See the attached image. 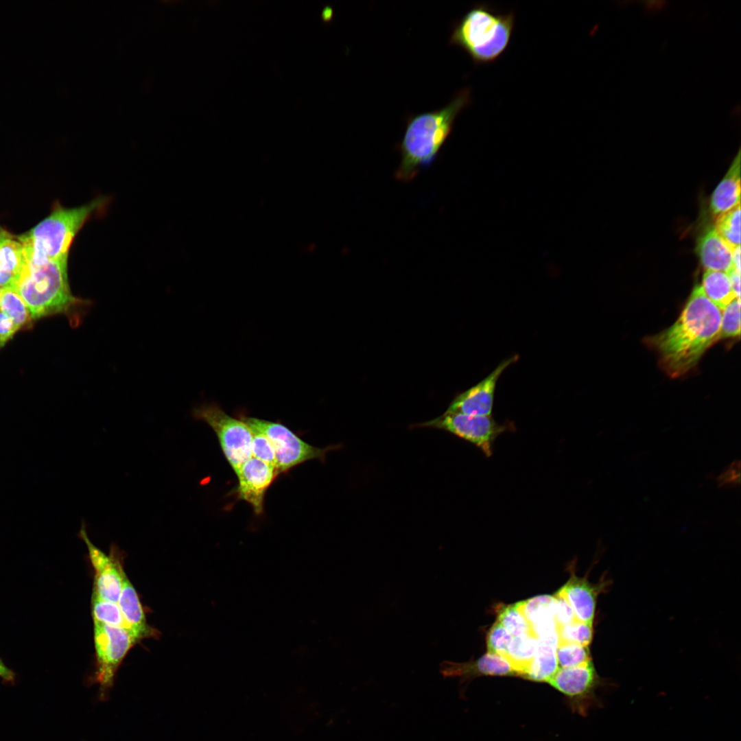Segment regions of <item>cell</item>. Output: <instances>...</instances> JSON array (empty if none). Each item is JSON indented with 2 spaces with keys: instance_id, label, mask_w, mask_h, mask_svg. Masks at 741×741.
Wrapping results in <instances>:
<instances>
[{
  "instance_id": "obj_7",
  "label": "cell",
  "mask_w": 741,
  "mask_h": 741,
  "mask_svg": "<svg viewBox=\"0 0 741 741\" xmlns=\"http://www.w3.org/2000/svg\"><path fill=\"white\" fill-rule=\"evenodd\" d=\"M443 430L479 448L486 457L493 454V445L502 433L515 430L512 423L500 424L492 416H472L447 412L430 421L413 425Z\"/></svg>"
},
{
  "instance_id": "obj_35",
  "label": "cell",
  "mask_w": 741,
  "mask_h": 741,
  "mask_svg": "<svg viewBox=\"0 0 741 741\" xmlns=\"http://www.w3.org/2000/svg\"><path fill=\"white\" fill-rule=\"evenodd\" d=\"M16 331L18 330L12 321L0 311V349L5 344Z\"/></svg>"
},
{
  "instance_id": "obj_17",
  "label": "cell",
  "mask_w": 741,
  "mask_h": 741,
  "mask_svg": "<svg viewBox=\"0 0 741 741\" xmlns=\"http://www.w3.org/2000/svg\"><path fill=\"white\" fill-rule=\"evenodd\" d=\"M24 266L21 242L0 226V288H13Z\"/></svg>"
},
{
  "instance_id": "obj_19",
  "label": "cell",
  "mask_w": 741,
  "mask_h": 741,
  "mask_svg": "<svg viewBox=\"0 0 741 741\" xmlns=\"http://www.w3.org/2000/svg\"><path fill=\"white\" fill-rule=\"evenodd\" d=\"M740 204V152L733 161L710 199V210L714 215L725 213Z\"/></svg>"
},
{
  "instance_id": "obj_6",
  "label": "cell",
  "mask_w": 741,
  "mask_h": 741,
  "mask_svg": "<svg viewBox=\"0 0 741 741\" xmlns=\"http://www.w3.org/2000/svg\"><path fill=\"white\" fill-rule=\"evenodd\" d=\"M192 416L212 428L224 456L236 474L242 465L252 458V432L248 425L239 417L231 416L213 402L193 408Z\"/></svg>"
},
{
  "instance_id": "obj_21",
  "label": "cell",
  "mask_w": 741,
  "mask_h": 741,
  "mask_svg": "<svg viewBox=\"0 0 741 741\" xmlns=\"http://www.w3.org/2000/svg\"><path fill=\"white\" fill-rule=\"evenodd\" d=\"M701 287L707 297L721 311L736 298L725 272L706 270Z\"/></svg>"
},
{
  "instance_id": "obj_8",
  "label": "cell",
  "mask_w": 741,
  "mask_h": 741,
  "mask_svg": "<svg viewBox=\"0 0 741 741\" xmlns=\"http://www.w3.org/2000/svg\"><path fill=\"white\" fill-rule=\"evenodd\" d=\"M239 418L268 438L275 451L279 474L312 459L323 460L327 453L336 447L329 446L318 448L312 446L281 423L243 415H240Z\"/></svg>"
},
{
  "instance_id": "obj_18",
  "label": "cell",
  "mask_w": 741,
  "mask_h": 741,
  "mask_svg": "<svg viewBox=\"0 0 741 741\" xmlns=\"http://www.w3.org/2000/svg\"><path fill=\"white\" fill-rule=\"evenodd\" d=\"M697 252L707 270L728 272L733 268V249L720 237L714 228H708L700 237Z\"/></svg>"
},
{
  "instance_id": "obj_16",
  "label": "cell",
  "mask_w": 741,
  "mask_h": 741,
  "mask_svg": "<svg viewBox=\"0 0 741 741\" xmlns=\"http://www.w3.org/2000/svg\"><path fill=\"white\" fill-rule=\"evenodd\" d=\"M117 604L132 635L138 641L155 635L156 631L148 624L138 593L126 572Z\"/></svg>"
},
{
  "instance_id": "obj_15",
  "label": "cell",
  "mask_w": 741,
  "mask_h": 741,
  "mask_svg": "<svg viewBox=\"0 0 741 741\" xmlns=\"http://www.w3.org/2000/svg\"><path fill=\"white\" fill-rule=\"evenodd\" d=\"M610 584L611 582L605 577L599 583L593 584L586 577L572 575L560 590L569 602L577 619L592 623L598 596L604 592Z\"/></svg>"
},
{
  "instance_id": "obj_33",
  "label": "cell",
  "mask_w": 741,
  "mask_h": 741,
  "mask_svg": "<svg viewBox=\"0 0 741 741\" xmlns=\"http://www.w3.org/2000/svg\"><path fill=\"white\" fill-rule=\"evenodd\" d=\"M554 620L556 628L578 620L565 596L559 590L554 596Z\"/></svg>"
},
{
  "instance_id": "obj_28",
  "label": "cell",
  "mask_w": 741,
  "mask_h": 741,
  "mask_svg": "<svg viewBox=\"0 0 741 741\" xmlns=\"http://www.w3.org/2000/svg\"><path fill=\"white\" fill-rule=\"evenodd\" d=\"M556 653L558 668L578 666L591 661L589 646L579 644H558Z\"/></svg>"
},
{
  "instance_id": "obj_29",
  "label": "cell",
  "mask_w": 741,
  "mask_h": 741,
  "mask_svg": "<svg viewBox=\"0 0 741 741\" xmlns=\"http://www.w3.org/2000/svg\"><path fill=\"white\" fill-rule=\"evenodd\" d=\"M497 621L513 637L525 633L534 635L530 625L519 611L516 604L500 609L497 615Z\"/></svg>"
},
{
  "instance_id": "obj_14",
  "label": "cell",
  "mask_w": 741,
  "mask_h": 741,
  "mask_svg": "<svg viewBox=\"0 0 741 741\" xmlns=\"http://www.w3.org/2000/svg\"><path fill=\"white\" fill-rule=\"evenodd\" d=\"M440 673L445 678L458 677L461 686L475 677L482 675L517 676L505 658L490 652L477 660L464 663L444 661L440 664Z\"/></svg>"
},
{
  "instance_id": "obj_23",
  "label": "cell",
  "mask_w": 741,
  "mask_h": 741,
  "mask_svg": "<svg viewBox=\"0 0 741 741\" xmlns=\"http://www.w3.org/2000/svg\"><path fill=\"white\" fill-rule=\"evenodd\" d=\"M556 647L539 642L533 660L524 676L538 682H548L558 670Z\"/></svg>"
},
{
  "instance_id": "obj_26",
  "label": "cell",
  "mask_w": 741,
  "mask_h": 741,
  "mask_svg": "<svg viewBox=\"0 0 741 741\" xmlns=\"http://www.w3.org/2000/svg\"><path fill=\"white\" fill-rule=\"evenodd\" d=\"M91 609L93 621L121 627L132 635L117 603L102 600L93 593Z\"/></svg>"
},
{
  "instance_id": "obj_11",
  "label": "cell",
  "mask_w": 741,
  "mask_h": 741,
  "mask_svg": "<svg viewBox=\"0 0 741 741\" xmlns=\"http://www.w3.org/2000/svg\"><path fill=\"white\" fill-rule=\"evenodd\" d=\"M601 680L592 661L575 667L558 668L548 683L564 694L579 714H587L596 697L595 691Z\"/></svg>"
},
{
  "instance_id": "obj_20",
  "label": "cell",
  "mask_w": 741,
  "mask_h": 741,
  "mask_svg": "<svg viewBox=\"0 0 741 741\" xmlns=\"http://www.w3.org/2000/svg\"><path fill=\"white\" fill-rule=\"evenodd\" d=\"M538 640L534 635L525 633L513 637L505 659L509 662L517 676L527 673L534 657Z\"/></svg>"
},
{
  "instance_id": "obj_10",
  "label": "cell",
  "mask_w": 741,
  "mask_h": 741,
  "mask_svg": "<svg viewBox=\"0 0 741 741\" xmlns=\"http://www.w3.org/2000/svg\"><path fill=\"white\" fill-rule=\"evenodd\" d=\"M78 537L84 542L88 556L95 571L93 593L102 600L117 603L122 587L124 570L122 553L111 544L109 554L104 553L90 540L84 521Z\"/></svg>"
},
{
  "instance_id": "obj_36",
  "label": "cell",
  "mask_w": 741,
  "mask_h": 741,
  "mask_svg": "<svg viewBox=\"0 0 741 741\" xmlns=\"http://www.w3.org/2000/svg\"><path fill=\"white\" fill-rule=\"evenodd\" d=\"M727 274L731 281L733 291L737 298H740V272L732 268Z\"/></svg>"
},
{
  "instance_id": "obj_13",
  "label": "cell",
  "mask_w": 741,
  "mask_h": 741,
  "mask_svg": "<svg viewBox=\"0 0 741 741\" xmlns=\"http://www.w3.org/2000/svg\"><path fill=\"white\" fill-rule=\"evenodd\" d=\"M278 475L279 473L275 467L252 457L242 465L236 473L238 485L235 493L237 498L250 504L256 515L261 514L266 491Z\"/></svg>"
},
{
  "instance_id": "obj_34",
  "label": "cell",
  "mask_w": 741,
  "mask_h": 741,
  "mask_svg": "<svg viewBox=\"0 0 741 741\" xmlns=\"http://www.w3.org/2000/svg\"><path fill=\"white\" fill-rule=\"evenodd\" d=\"M718 483L720 486L738 484L740 483V462H733L722 473L718 478Z\"/></svg>"
},
{
  "instance_id": "obj_31",
  "label": "cell",
  "mask_w": 741,
  "mask_h": 741,
  "mask_svg": "<svg viewBox=\"0 0 741 741\" xmlns=\"http://www.w3.org/2000/svg\"><path fill=\"white\" fill-rule=\"evenodd\" d=\"M722 311L720 338L739 336L740 333V299L734 298Z\"/></svg>"
},
{
  "instance_id": "obj_5",
  "label": "cell",
  "mask_w": 741,
  "mask_h": 741,
  "mask_svg": "<svg viewBox=\"0 0 741 741\" xmlns=\"http://www.w3.org/2000/svg\"><path fill=\"white\" fill-rule=\"evenodd\" d=\"M515 21L513 12L499 13L486 4L475 5L454 24L449 43L463 49L475 64L491 63L509 45Z\"/></svg>"
},
{
  "instance_id": "obj_32",
  "label": "cell",
  "mask_w": 741,
  "mask_h": 741,
  "mask_svg": "<svg viewBox=\"0 0 741 741\" xmlns=\"http://www.w3.org/2000/svg\"><path fill=\"white\" fill-rule=\"evenodd\" d=\"M511 634L497 620L489 629L486 644L488 652L499 655L504 658L512 641Z\"/></svg>"
},
{
  "instance_id": "obj_22",
  "label": "cell",
  "mask_w": 741,
  "mask_h": 741,
  "mask_svg": "<svg viewBox=\"0 0 741 741\" xmlns=\"http://www.w3.org/2000/svg\"><path fill=\"white\" fill-rule=\"evenodd\" d=\"M519 611L526 619L531 628L554 620V596L542 595L516 603Z\"/></svg>"
},
{
  "instance_id": "obj_1",
  "label": "cell",
  "mask_w": 741,
  "mask_h": 741,
  "mask_svg": "<svg viewBox=\"0 0 741 741\" xmlns=\"http://www.w3.org/2000/svg\"><path fill=\"white\" fill-rule=\"evenodd\" d=\"M722 311L696 285L677 321L646 340L658 354L659 364L672 377L696 366L705 352L720 339Z\"/></svg>"
},
{
  "instance_id": "obj_39",
  "label": "cell",
  "mask_w": 741,
  "mask_h": 741,
  "mask_svg": "<svg viewBox=\"0 0 741 741\" xmlns=\"http://www.w3.org/2000/svg\"><path fill=\"white\" fill-rule=\"evenodd\" d=\"M1 288H0V295H1Z\"/></svg>"
},
{
  "instance_id": "obj_24",
  "label": "cell",
  "mask_w": 741,
  "mask_h": 741,
  "mask_svg": "<svg viewBox=\"0 0 741 741\" xmlns=\"http://www.w3.org/2000/svg\"><path fill=\"white\" fill-rule=\"evenodd\" d=\"M0 311L12 321L17 330L28 324L32 319L25 301L12 287L1 288Z\"/></svg>"
},
{
  "instance_id": "obj_25",
  "label": "cell",
  "mask_w": 741,
  "mask_h": 741,
  "mask_svg": "<svg viewBox=\"0 0 741 741\" xmlns=\"http://www.w3.org/2000/svg\"><path fill=\"white\" fill-rule=\"evenodd\" d=\"M714 228L732 249L740 246V204L717 215Z\"/></svg>"
},
{
  "instance_id": "obj_9",
  "label": "cell",
  "mask_w": 741,
  "mask_h": 741,
  "mask_svg": "<svg viewBox=\"0 0 741 741\" xmlns=\"http://www.w3.org/2000/svg\"><path fill=\"white\" fill-rule=\"evenodd\" d=\"M96 681L101 696L112 686L116 672L128 651L139 641L125 629L93 621Z\"/></svg>"
},
{
  "instance_id": "obj_4",
  "label": "cell",
  "mask_w": 741,
  "mask_h": 741,
  "mask_svg": "<svg viewBox=\"0 0 741 741\" xmlns=\"http://www.w3.org/2000/svg\"><path fill=\"white\" fill-rule=\"evenodd\" d=\"M109 203V197L98 196L74 208L57 204L47 217L18 237L23 247L25 263L68 261L69 249L79 231L91 219L104 214Z\"/></svg>"
},
{
  "instance_id": "obj_30",
  "label": "cell",
  "mask_w": 741,
  "mask_h": 741,
  "mask_svg": "<svg viewBox=\"0 0 741 741\" xmlns=\"http://www.w3.org/2000/svg\"><path fill=\"white\" fill-rule=\"evenodd\" d=\"M248 426L252 432V457L272 465L277 469L275 451L270 440L260 430L253 426L249 425Z\"/></svg>"
},
{
  "instance_id": "obj_2",
  "label": "cell",
  "mask_w": 741,
  "mask_h": 741,
  "mask_svg": "<svg viewBox=\"0 0 741 741\" xmlns=\"http://www.w3.org/2000/svg\"><path fill=\"white\" fill-rule=\"evenodd\" d=\"M470 102V90L464 89L445 106L408 118L398 148L401 162L395 172L397 180L411 181L432 163L450 134L456 117Z\"/></svg>"
},
{
  "instance_id": "obj_27",
  "label": "cell",
  "mask_w": 741,
  "mask_h": 741,
  "mask_svg": "<svg viewBox=\"0 0 741 741\" xmlns=\"http://www.w3.org/2000/svg\"><path fill=\"white\" fill-rule=\"evenodd\" d=\"M558 644H576L589 646L593 639L592 623L580 620L558 627Z\"/></svg>"
},
{
  "instance_id": "obj_12",
  "label": "cell",
  "mask_w": 741,
  "mask_h": 741,
  "mask_svg": "<svg viewBox=\"0 0 741 741\" xmlns=\"http://www.w3.org/2000/svg\"><path fill=\"white\" fill-rule=\"evenodd\" d=\"M518 360L519 355L516 354L502 361L485 378L457 395L446 412L472 416H491L497 381L504 370Z\"/></svg>"
},
{
  "instance_id": "obj_38",
  "label": "cell",
  "mask_w": 741,
  "mask_h": 741,
  "mask_svg": "<svg viewBox=\"0 0 741 741\" xmlns=\"http://www.w3.org/2000/svg\"><path fill=\"white\" fill-rule=\"evenodd\" d=\"M732 260L733 268L740 272V246L733 249Z\"/></svg>"
},
{
  "instance_id": "obj_37",
  "label": "cell",
  "mask_w": 741,
  "mask_h": 741,
  "mask_svg": "<svg viewBox=\"0 0 741 741\" xmlns=\"http://www.w3.org/2000/svg\"><path fill=\"white\" fill-rule=\"evenodd\" d=\"M14 677V674L12 671L8 668H7L2 661V660L0 659V677H2L3 679L8 681H12L13 680Z\"/></svg>"
},
{
  "instance_id": "obj_3",
  "label": "cell",
  "mask_w": 741,
  "mask_h": 741,
  "mask_svg": "<svg viewBox=\"0 0 741 741\" xmlns=\"http://www.w3.org/2000/svg\"><path fill=\"white\" fill-rule=\"evenodd\" d=\"M29 308L32 318L54 314L65 315L78 326L92 302L72 294L67 275V261H47L40 265L25 263L12 288Z\"/></svg>"
}]
</instances>
